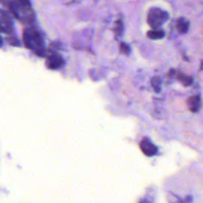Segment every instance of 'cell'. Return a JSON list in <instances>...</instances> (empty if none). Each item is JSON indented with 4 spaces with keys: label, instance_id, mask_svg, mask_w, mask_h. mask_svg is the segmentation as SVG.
Instances as JSON below:
<instances>
[{
    "label": "cell",
    "instance_id": "cell-1",
    "mask_svg": "<svg viewBox=\"0 0 203 203\" xmlns=\"http://www.w3.org/2000/svg\"><path fill=\"white\" fill-rule=\"evenodd\" d=\"M22 40L27 48L32 50L36 55L44 56V45L39 33L33 28H28L23 32Z\"/></svg>",
    "mask_w": 203,
    "mask_h": 203
},
{
    "label": "cell",
    "instance_id": "cell-2",
    "mask_svg": "<svg viewBox=\"0 0 203 203\" xmlns=\"http://www.w3.org/2000/svg\"><path fill=\"white\" fill-rule=\"evenodd\" d=\"M169 15L166 11L159 8H151L147 14V23L153 29H159V27L168 19Z\"/></svg>",
    "mask_w": 203,
    "mask_h": 203
},
{
    "label": "cell",
    "instance_id": "cell-3",
    "mask_svg": "<svg viewBox=\"0 0 203 203\" xmlns=\"http://www.w3.org/2000/svg\"><path fill=\"white\" fill-rule=\"evenodd\" d=\"M63 63H64V60L59 54L53 53L48 56L46 59V66L52 70L60 68L63 65Z\"/></svg>",
    "mask_w": 203,
    "mask_h": 203
},
{
    "label": "cell",
    "instance_id": "cell-4",
    "mask_svg": "<svg viewBox=\"0 0 203 203\" xmlns=\"http://www.w3.org/2000/svg\"><path fill=\"white\" fill-rule=\"evenodd\" d=\"M140 147L142 152L147 156H151L156 154L157 148L151 142L148 138H144L140 143Z\"/></svg>",
    "mask_w": 203,
    "mask_h": 203
},
{
    "label": "cell",
    "instance_id": "cell-5",
    "mask_svg": "<svg viewBox=\"0 0 203 203\" xmlns=\"http://www.w3.org/2000/svg\"><path fill=\"white\" fill-rule=\"evenodd\" d=\"M1 25L3 33H10V31L13 29V22L11 18L3 10L1 11Z\"/></svg>",
    "mask_w": 203,
    "mask_h": 203
},
{
    "label": "cell",
    "instance_id": "cell-6",
    "mask_svg": "<svg viewBox=\"0 0 203 203\" xmlns=\"http://www.w3.org/2000/svg\"><path fill=\"white\" fill-rule=\"evenodd\" d=\"M190 28V23L185 18H178L176 21V29L181 34L187 33Z\"/></svg>",
    "mask_w": 203,
    "mask_h": 203
},
{
    "label": "cell",
    "instance_id": "cell-7",
    "mask_svg": "<svg viewBox=\"0 0 203 203\" xmlns=\"http://www.w3.org/2000/svg\"><path fill=\"white\" fill-rule=\"evenodd\" d=\"M165 36L164 31L160 29H153L149 30L147 33V36L151 40H159Z\"/></svg>",
    "mask_w": 203,
    "mask_h": 203
},
{
    "label": "cell",
    "instance_id": "cell-8",
    "mask_svg": "<svg viewBox=\"0 0 203 203\" xmlns=\"http://www.w3.org/2000/svg\"><path fill=\"white\" fill-rule=\"evenodd\" d=\"M199 99L197 97H190L188 100V104H189V108L192 110H196V108L197 106Z\"/></svg>",
    "mask_w": 203,
    "mask_h": 203
},
{
    "label": "cell",
    "instance_id": "cell-9",
    "mask_svg": "<svg viewBox=\"0 0 203 203\" xmlns=\"http://www.w3.org/2000/svg\"><path fill=\"white\" fill-rule=\"evenodd\" d=\"M178 80L181 81V82L183 83L184 85H190L192 82V78L190 76H186V75H184L183 74H179L178 76Z\"/></svg>",
    "mask_w": 203,
    "mask_h": 203
},
{
    "label": "cell",
    "instance_id": "cell-10",
    "mask_svg": "<svg viewBox=\"0 0 203 203\" xmlns=\"http://www.w3.org/2000/svg\"><path fill=\"white\" fill-rule=\"evenodd\" d=\"M120 51L124 55H128L130 52V48L127 44L124 42H121L120 44Z\"/></svg>",
    "mask_w": 203,
    "mask_h": 203
}]
</instances>
